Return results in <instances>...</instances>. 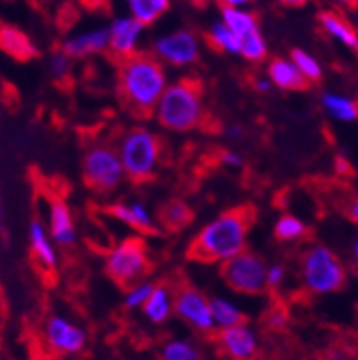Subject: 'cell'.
<instances>
[{"instance_id": "cell-1", "label": "cell", "mask_w": 358, "mask_h": 360, "mask_svg": "<svg viewBox=\"0 0 358 360\" xmlns=\"http://www.w3.org/2000/svg\"><path fill=\"white\" fill-rule=\"evenodd\" d=\"M256 221V207L238 205L218 214L196 234L186 247V258L201 264H223L245 251Z\"/></svg>"}, {"instance_id": "cell-2", "label": "cell", "mask_w": 358, "mask_h": 360, "mask_svg": "<svg viewBox=\"0 0 358 360\" xmlns=\"http://www.w3.org/2000/svg\"><path fill=\"white\" fill-rule=\"evenodd\" d=\"M117 79L122 105L137 117L154 114L159 97L168 86L161 60L146 53H136L121 60Z\"/></svg>"}, {"instance_id": "cell-3", "label": "cell", "mask_w": 358, "mask_h": 360, "mask_svg": "<svg viewBox=\"0 0 358 360\" xmlns=\"http://www.w3.org/2000/svg\"><path fill=\"white\" fill-rule=\"evenodd\" d=\"M201 94V84L196 79H181L168 84L154 110L158 123L172 132H191L200 127L205 117Z\"/></svg>"}, {"instance_id": "cell-4", "label": "cell", "mask_w": 358, "mask_h": 360, "mask_svg": "<svg viewBox=\"0 0 358 360\" xmlns=\"http://www.w3.org/2000/svg\"><path fill=\"white\" fill-rule=\"evenodd\" d=\"M117 154L127 178L132 183H146L159 169L161 141L148 128H130L119 139Z\"/></svg>"}, {"instance_id": "cell-5", "label": "cell", "mask_w": 358, "mask_h": 360, "mask_svg": "<svg viewBox=\"0 0 358 360\" xmlns=\"http://www.w3.org/2000/svg\"><path fill=\"white\" fill-rule=\"evenodd\" d=\"M302 283L313 295H329L344 288L345 267L340 258L324 243H313L300 260Z\"/></svg>"}, {"instance_id": "cell-6", "label": "cell", "mask_w": 358, "mask_h": 360, "mask_svg": "<svg viewBox=\"0 0 358 360\" xmlns=\"http://www.w3.org/2000/svg\"><path fill=\"white\" fill-rule=\"evenodd\" d=\"M105 271L108 278L122 289H130L136 283L145 282L152 271L145 240L139 236H130L119 242L106 255Z\"/></svg>"}, {"instance_id": "cell-7", "label": "cell", "mask_w": 358, "mask_h": 360, "mask_svg": "<svg viewBox=\"0 0 358 360\" xmlns=\"http://www.w3.org/2000/svg\"><path fill=\"white\" fill-rule=\"evenodd\" d=\"M82 178L84 185L97 194H110L121 187L127 178L117 148L99 143L88 148L82 158Z\"/></svg>"}, {"instance_id": "cell-8", "label": "cell", "mask_w": 358, "mask_h": 360, "mask_svg": "<svg viewBox=\"0 0 358 360\" xmlns=\"http://www.w3.org/2000/svg\"><path fill=\"white\" fill-rule=\"evenodd\" d=\"M267 264L262 256L245 249L222 264V278L232 291L241 295H262L267 289Z\"/></svg>"}, {"instance_id": "cell-9", "label": "cell", "mask_w": 358, "mask_h": 360, "mask_svg": "<svg viewBox=\"0 0 358 360\" xmlns=\"http://www.w3.org/2000/svg\"><path fill=\"white\" fill-rule=\"evenodd\" d=\"M174 315L201 335H210L216 331L210 311V298L205 297L194 285L183 283L179 288H174Z\"/></svg>"}, {"instance_id": "cell-10", "label": "cell", "mask_w": 358, "mask_h": 360, "mask_svg": "<svg viewBox=\"0 0 358 360\" xmlns=\"http://www.w3.org/2000/svg\"><path fill=\"white\" fill-rule=\"evenodd\" d=\"M200 39L191 30H176L158 37L152 44V53L161 63H167L176 68L191 66L200 59Z\"/></svg>"}, {"instance_id": "cell-11", "label": "cell", "mask_w": 358, "mask_h": 360, "mask_svg": "<svg viewBox=\"0 0 358 360\" xmlns=\"http://www.w3.org/2000/svg\"><path fill=\"white\" fill-rule=\"evenodd\" d=\"M46 346L57 355H77L88 344L87 331L64 315H51L42 328Z\"/></svg>"}, {"instance_id": "cell-12", "label": "cell", "mask_w": 358, "mask_h": 360, "mask_svg": "<svg viewBox=\"0 0 358 360\" xmlns=\"http://www.w3.org/2000/svg\"><path fill=\"white\" fill-rule=\"evenodd\" d=\"M219 352L229 360H254L260 352L258 333L249 324H238L219 329Z\"/></svg>"}, {"instance_id": "cell-13", "label": "cell", "mask_w": 358, "mask_h": 360, "mask_svg": "<svg viewBox=\"0 0 358 360\" xmlns=\"http://www.w3.org/2000/svg\"><path fill=\"white\" fill-rule=\"evenodd\" d=\"M143 32H145V26L132 15L114 18L108 26V51L112 53V57L124 60L132 55H136Z\"/></svg>"}, {"instance_id": "cell-14", "label": "cell", "mask_w": 358, "mask_h": 360, "mask_svg": "<svg viewBox=\"0 0 358 360\" xmlns=\"http://www.w3.org/2000/svg\"><path fill=\"white\" fill-rule=\"evenodd\" d=\"M48 233L57 247L68 249L77 242V233H75V221H73L72 210L68 203L59 196H53L50 200V209H48Z\"/></svg>"}, {"instance_id": "cell-15", "label": "cell", "mask_w": 358, "mask_h": 360, "mask_svg": "<svg viewBox=\"0 0 358 360\" xmlns=\"http://www.w3.org/2000/svg\"><path fill=\"white\" fill-rule=\"evenodd\" d=\"M108 27L99 26L64 39L63 44H60V50L72 59H84V57L103 53V51L108 50Z\"/></svg>"}, {"instance_id": "cell-16", "label": "cell", "mask_w": 358, "mask_h": 360, "mask_svg": "<svg viewBox=\"0 0 358 360\" xmlns=\"http://www.w3.org/2000/svg\"><path fill=\"white\" fill-rule=\"evenodd\" d=\"M106 212L143 234H158L159 231V225L155 224L148 209L141 201H130V203L117 201L114 205L106 207Z\"/></svg>"}, {"instance_id": "cell-17", "label": "cell", "mask_w": 358, "mask_h": 360, "mask_svg": "<svg viewBox=\"0 0 358 360\" xmlns=\"http://www.w3.org/2000/svg\"><path fill=\"white\" fill-rule=\"evenodd\" d=\"M30 249H32V256L35 262L41 265L44 271H53L59 264V256H57V245L51 240L50 233L46 225L42 224V219L35 218L30 224Z\"/></svg>"}, {"instance_id": "cell-18", "label": "cell", "mask_w": 358, "mask_h": 360, "mask_svg": "<svg viewBox=\"0 0 358 360\" xmlns=\"http://www.w3.org/2000/svg\"><path fill=\"white\" fill-rule=\"evenodd\" d=\"M267 77L269 81L272 82V86L287 91L305 90V88L311 84V82L300 73V70L296 68V64L290 59H283V57H276V59H272L271 63H269Z\"/></svg>"}, {"instance_id": "cell-19", "label": "cell", "mask_w": 358, "mask_h": 360, "mask_svg": "<svg viewBox=\"0 0 358 360\" xmlns=\"http://www.w3.org/2000/svg\"><path fill=\"white\" fill-rule=\"evenodd\" d=\"M143 315L152 322L159 326L168 322V319L174 315V288L165 282L155 283L152 289V295L146 300L143 307Z\"/></svg>"}, {"instance_id": "cell-20", "label": "cell", "mask_w": 358, "mask_h": 360, "mask_svg": "<svg viewBox=\"0 0 358 360\" xmlns=\"http://www.w3.org/2000/svg\"><path fill=\"white\" fill-rule=\"evenodd\" d=\"M0 50L15 60H30L37 57L33 41L18 27L0 22Z\"/></svg>"}, {"instance_id": "cell-21", "label": "cell", "mask_w": 358, "mask_h": 360, "mask_svg": "<svg viewBox=\"0 0 358 360\" xmlns=\"http://www.w3.org/2000/svg\"><path fill=\"white\" fill-rule=\"evenodd\" d=\"M194 219V210L181 200H170L159 207L158 225L165 231L177 233L181 229L188 227Z\"/></svg>"}, {"instance_id": "cell-22", "label": "cell", "mask_w": 358, "mask_h": 360, "mask_svg": "<svg viewBox=\"0 0 358 360\" xmlns=\"http://www.w3.org/2000/svg\"><path fill=\"white\" fill-rule=\"evenodd\" d=\"M322 108L329 117L342 121V123H353L358 119V101L347 96H340L335 91H326L322 96Z\"/></svg>"}, {"instance_id": "cell-23", "label": "cell", "mask_w": 358, "mask_h": 360, "mask_svg": "<svg viewBox=\"0 0 358 360\" xmlns=\"http://www.w3.org/2000/svg\"><path fill=\"white\" fill-rule=\"evenodd\" d=\"M320 26L327 35L335 39L336 42L344 44L345 48H354V50L358 48V33L336 13L326 11V13L320 15Z\"/></svg>"}, {"instance_id": "cell-24", "label": "cell", "mask_w": 358, "mask_h": 360, "mask_svg": "<svg viewBox=\"0 0 358 360\" xmlns=\"http://www.w3.org/2000/svg\"><path fill=\"white\" fill-rule=\"evenodd\" d=\"M222 20L223 24L236 33L240 39L247 37L249 33L260 30L258 18L256 15L247 11L245 8H229V6H222Z\"/></svg>"}, {"instance_id": "cell-25", "label": "cell", "mask_w": 358, "mask_h": 360, "mask_svg": "<svg viewBox=\"0 0 358 360\" xmlns=\"http://www.w3.org/2000/svg\"><path fill=\"white\" fill-rule=\"evenodd\" d=\"M128 11L143 26H150L170 9V0H127Z\"/></svg>"}, {"instance_id": "cell-26", "label": "cell", "mask_w": 358, "mask_h": 360, "mask_svg": "<svg viewBox=\"0 0 358 360\" xmlns=\"http://www.w3.org/2000/svg\"><path fill=\"white\" fill-rule=\"evenodd\" d=\"M210 311H212V320L216 329H227L245 322L243 311L236 304H232V302L225 300L222 297L210 298Z\"/></svg>"}, {"instance_id": "cell-27", "label": "cell", "mask_w": 358, "mask_h": 360, "mask_svg": "<svg viewBox=\"0 0 358 360\" xmlns=\"http://www.w3.org/2000/svg\"><path fill=\"white\" fill-rule=\"evenodd\" d=\"M207 39H209L210 46L216 48L218 51H223V53L229 55H240L241 39L223 24L222 18H219V20H214V22L210 24Z\"/></svg>"}, {"instance_id": "cell-28", "label": "cell", "mask_w": 358, "mask_h": 360, "mask_svg": "<svg viewBox=\"0 0 358 360\" xmlns=\"http://www.w3.org/2000/svg\"><path fill=\"white\" fill-rule=\"evenodd\" d=\"M161 360H203L200 347L186 338H172L161 347Z\"/></svg>"}, {"instance_id": "cell-29", "label": "cell", "mask_w": 358, "mask_h": 360, "mask_svg": "<svg viewBox=\"0 0 358 360\" xmlns=\"http://www.w3.org/2000/svg\"><path fill=\"white\" fill-rule=\"evenodd\" d=\"M307 234V225L298 216L283 214L274 224V236L278 242H295Z\"/></svg>"}, {"instance_id": "cell-30", "label": "cell", "mask_w": 358, "mask_h": 360, "mask_svg": "<svg viewBox=\"0 0 358 360\" xmlns=\"http://www.w3.org/2000/svg\"><path fill=\"white\" fill-rule=\"evenodd\" d=\"M290 60L296 64V68L300 70V73H302L309 82H318L322 79V64H320V60H318L314 55L307 53V51L302 50V48H295V50L290 51Z\"/></svg>"}, {"instance_id": "cell-31", "label": "cell", "mask_w": 358, "mask_h": 360, "mask_svg": "<svg viewBox=\"0 0 358 360\" xmlns=\"http://www.w3.org/2000/svg\"><path fill=\"white\" fill-rule=\"evenodd\" d=\"M240 55L249 63H262L267 57V42H265L260 30L241 39Z\"/></svg>"}, {"instance_id": "cell-32", "label": "cell", "mask_w": 358, "mask_h": 360, "mask_svg": "<svg viewBox=\"0 0 358 360\" xmlns=\"http://www.w3.org/2000/svg\"><path fill=\"white\" fill-rule=\"evenodd\" d=\"M152 289H154V283L150 282H139L136 283L134 288H130L124 295V307L127 309H137V307H143L146 304V300L152 295Z\"/></svg>"}, {"instance_id": "cell-33", "label": "cell", "mask_w": 358, "mask_h": 360, "mask_svg": "<svg viewBox=\"0 0 358 360\" xmlns=\"http://www.w3.org/2000/svg\"><path fill=\"white\" fill-rule=\"evenodd\" d=\"M50 72L57 81L68 77L70 72H72V57H68L63 50L53 51L50 59Z\"/></svg>"}, {"instance_id": "cell-34", "label": "cell", "mask_w": 358, "mask_h": 360, "mask_svg": "<svg viewBox=\"0 0 358 360\" xmlns=\"http://www.w3.org/2000/svg\"><path fill=\"white\" fill-rule=\"evenodd\" d=\"M286 276H287V271L281 264L267 265V276H265V282H267V289L281 288V283L286 282Z\"/></svg>"}, {"instance_id": "cell-35", "label": "cell", "mask_w": 358, "mask_h": 360, "mask_svg": "<svg viewBox=\"0 0 358 360\" xmlns=\"http://www.w3.org/2000/svg\"><path fill=\"white\" fill-rule=\"evenodd\" d=\"M265 324L271 329H281L287 326V313L283 309H272L265 319Z\"/></svg>"}, {"instance_id": "cell-36", "label": "cell", "mask_w": 358, "mask_h": 360, "mask_svg": "<svg viewBox=\"0 0 358 360\" xmlns=\"http://www.w3.org/2000/svg\"><path fill=\"white\" fill-rule=\"evenodd\" d=\"M222 161L227 165V167H234V169H238V167H241V165H243V158H241V155L234 150H223Z\"/></svg>"}, {"instance_id": "cell-37", "label": "cell", "mask_w": 358, "mask_h": 360, "mask_svg": "<svg viewBox=\"0 0 358 360\" xmlns=\"http://www.w3.org/2000/svg\"><path fill=\"white\" fill-rule=\"evenodd\" d=\"M345 214H347V218L353 221V224L358 225V198H351L347 203H345Z\"/></svg>"}, {"instance_id": "cell-38", "label": "cell", "mask_w": 358, "mask_h": 360, "mask_svg": "<svg viewBox=\"0 0 358 360\" xmlns=\"http://www.w3.org/2000/svg\"><path fill=\"white\" fill-rule=\"evenodd\" d=\"M225 136H227L229 139H232V141H236V139H243L245 130L240 124H229V127L225 128Z\"/></svg>"}, {"instance_id": "cell-39", "label": "cell", "mask_w": 358, "mask_h": 360, "mask_svg": "<svg viewBox=\"0 0 358 360\" xmlns=\"http://www.w3.org/2000/svg\"><path fill=\"white\" fill-rule=\"evenodd\" d=\"M252 86L258 94H267V91L272 88V82L269 81V77H256L252 82Z\"/></svg>"}, {"instance_id": "cell-40", "label": "cell", "mask_w": 358, "mask_h": 360, "mask_svg": "<svg viewBox=\"0 0 358 360\" xmlns=\"http://www.w3.org/2000/svg\"><path fill=\"white\" fill-rule=\"evenodd\" d=\"M252 0H222L223 6H229V8H245L249 6Z\"/></svg>"}, {"instance_id": "cell-41", "label": "cell", "mask_w": 358, "mask_h": 360, "mask_svg": "<svg viewBox=\"0 0 358 360\" xmlns=\"http://www.w3.org/2000/svg\"><path fill=\"white\" fill-rule=\"evenodd\" d=\"M351 256H353L354 264H357V267H358V233L354 234L353 243H351Z\"/></svg>"}, {"instance_id": "cell-42", "label": "cell", "mask_w": 358, "mask_h": 360, "mask_svg": "<svg viewBox=\"0 0 358 360\" xmlns=\"http://www.w3.org/2000/svg\"><path fill=\"white\" fill-rule=\"evenodd\" d=\"M278 2H281V4H286V6H290V8H296V6L305 4L307 0H278Z\"/></svg>"}, {"instance_id": "cell-43", "label": "cell", "mask_w": 358, "mask_h": 360, "mask_svg": "<svg viewBox=\"0 0 358 360\" xmlns=\"http://www.w3.org/2000/svg\"><path fill=\"white\" fill-rule=\"evenodd\" d=\"M4 311H6L4 295H2V289H0V324H2V319H4Z\"/></svg>"}, {"instance_id": "cell-44", "label": "cell", "mask_w": 358, "mask_h": 360, "mask_svg": "<svg viewBox=\"0 0 358 360\" xmlns=\"http://www.w3.org/2000/svg\"><path fill=\"white\" fill-rule=\"evenodd\" d=\"M4 214V203H2V191H0V218Z\"/></svg>"}, {"instance_id": "cell-45", "label": "cell", "mask_w": 358, "mask_h": 360, "mask_svg": "<svg viewBox=\"0 0 358 360\" xmlns=\"http://www.w3.org/2000/svg\"><path fill=\"white\" fill-rule=\"evenodd\" d=\"M357 50H358V48H357Z\"/></svg>"}]
</instances>
